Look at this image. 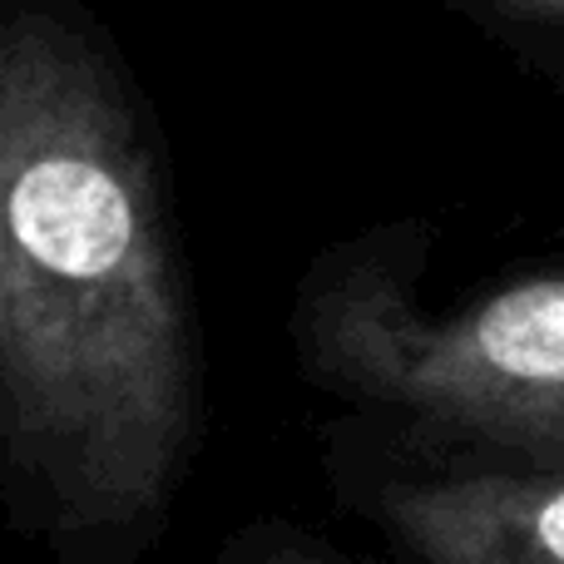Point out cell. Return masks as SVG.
Segmentation results:
<instances>
[{
	"label": "cell",
	"instance_id": "3957f363",
	"mask_svg": "<svg viewBox=\"0 0 564 564\" xmlns=\"http://www.w3.org/2000/svg\"><path fill=\"white\" fill-rule=\"evenodd\" d=\"M387 510L426 564H564V480L550 466L397 490Z\"/></svg>",
	"mask_w": 564,
	"mask_h": 564
},
{
	"label": "cell",
	"instance_id": "6da1fadb",
	"mask_svg": "<svg viewBox=\"0 0 564 564\" xmlns=\"http://www.w3.org/2000/svg\"><path fill=\"white\" fill-rule=\"evenodd\" d=\"M0 416L85 520L164 500L188 327L119 89L65 30H0Z\"/></svg>",
	"mask_w": 564,
	"mask_h": 564
},
{
	"label": "cell",
	"instance_id": "5b68a950",
	"mask_svg": "<svg viewBox=\"0 0 564 564\" xmlns=\"http://www.w3.org/2000/svg\"><path fill=\"white\" fill-rule=\"evenodd\" d=\"M268 564H327V560H312V555H297V550H288V555H273Z\"/></svg>",
	"mask_w": 564,
	"mask_h": 564
},
{
	"label": "cell",
	"instance_id": "7a4b0ae2",
	"mask_svg": "<svg viewBox=\"0 0 564 564\" xmlns=\"http://www.w3.org/2000/svg\"><path fill=\"white\" fill-rule=\"evenodd\" d=\"M312 357L332 381L431 421L530 451H564V282L520 278L451 322H431L387 278L347 273L317 288Z\"/></svg>",
	"mask_w": 564,
	"mask_h": 564
},
{
	"label": "cell",
	"instance_id": "277c9868",
	"mask_svg": "<svg viewBox=\"0 0 564 564\" xmlns=\"http://www.w3.org/2000/svg\"><path fill=\"white\" fill-rule=\"evenodd\" d=\"M500 6H510L516 15H535V20H560L564 0H500Z\"/></svg>",
	"mask_w": 564,
	"mask_h": 564
}]
</instances>
